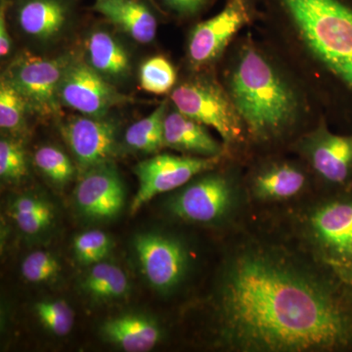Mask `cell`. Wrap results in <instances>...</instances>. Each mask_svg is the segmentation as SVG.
<instances>
[{"label": "cell", "mask_w": 352, "mask_h": 352, "mask_svg": "<svg viewBox=\"0 0 352 352\" xmlns=\"http://www.w3.org/2000/svg\"><path fill=\"white\" fill-rule=\"evenodd\" d=\"M241 242L215 298L222 346L239 352H352V289L307 252Z\"/></svg>", "instance_id": "1"}, {"label": "cell", "mask_w": 352, "mask_h": 352, "mask_svg": "<svg viewBox=\"0 0 352 352\" xmlns=\"http://www.w3.org/2000/svg\"><path fill=\"white\" fill-rule=\"evenodd\" d=\"M230 96L243 124L258 140L276 138L295 122V94L254 48L241 55L231 76Z\"/></svg>", "instance_id": "2"}, {"label": "cell", "mask_w": 352, "mask_h": 352, "mask_svg": "<svg viewBox=\"0 0 352 352\" xmlns=\"http://www.w3.org/2000/svg\"><path fill=\"white\" fill-rule=\"evenodd\" d=\"M308 50L352 97V0H276Z\"/></svg>", "instance_id": "3"}, {"label": "cell", "mask_w": 352, "mask_h": 352, "mask_svg": "<svg viewBox=\"0 0 352 352\" xmlns=\"http://www.w3.org/2000/svg\"><path fill=\"white\" fill-rule=\"evenodd\" d=\"M298 229L315 258L339 274L352 264V189L328 193L300 212Z\"/></svg>", "instance_id": "4"}, {"label": "cell", "mask_w": 352, "mask_h": 352, "mask_svg": "<svg viewBox=\"0 0 352 352\" xmlns=\"http://www.w3.org/2000/svg\"><path fill=\"white\" fill-rule=\"evenodd\" d=\"M71 61L68 56L45 59L23 53L11 62L2 78L22 95L29 110L51 117L60 112V83Z\"/></svg>", "instance_id": "5"}, {"label": "cell", "mask_w": 352, "mask_h": 352, "mask_svg": "<svg viewBox=\"0 0 352 352\" xmlns=\"http://www.w3.org/2000/svg\"><path fill=\"white\" fill-rule=\"evenodd\" d=\"M177 111L204 126L215 129L227 144L242 138L243 120L230 94L217 82L198 78L182 83L170 95Z\"/></svg>", "instance_id": "6"}, {"label": "cell", "mask_w": 352, "mask_h": 352, "mask_svg": "<svg viewBox=\"0 0 352 352\" xmlns=\"http://www.w3.org/2000/svg\"><path fill=\"white\" fill-rule=\"evenodd\" d=\"M238 200L232 180L219 173H210L184 185L170 199L168 210L183 221L212 226L232 214Z\"/></svg>", "instance_id": "7"}, {"label": "cell", "mask_w": 352, "mask_h": 352, "mask_svg": "<svg viewBox=\"0 0 352 352\" xmlns=\"http://www.w3.org/2000/svg\"><path fill=\"white\" fill-rule=\"evenodd\" d=\"M219 161V157L161 154L141 162L134 168L139 187L131 205V214L160 194L182 188L195 176L212 170Z\"/></svg>", "instance_id": "8"}, {"label": "cell", "mask_w": 352, "mask_h": 352, "mask_svg": "<svg viewBox=\"0 0 352 352\" xmlns=\"http://www.w3.org/2000/svg\"><path fill=\"white\" fill-rule=\"evenodd\" d=\"M133 249L146 281L160 293L179 286L189 268V252L182 241L157 232L138 234Z\"/></svg>", "instance_id": "9"}, {"label": "cell", "mask_w": 352, "mask_h": 352, "mask_svg": "<svg viewBox=\"0 0 352 352\" xmlns=\"http://www.w3.org/2000/svg\"><path fill=\"white\" fill-rule=\"evenodd\" d=\"M298 149L328 193L352 189V133H333L321 124L302 138Z\"/></svg>", "instance_id": "10"}, {"label": "cell", "mask_w": 352, "mask_h": 352, "mask_svg": "<svg viewBox=\"0 0 352 352\" xmlns=\"http://www.w3.org/2000/svg\"><path fill=\"white\" fill-rule=\"evenodd\" d=\"M59 99L62 106L97 119L129 100L88 63L73 59L60 83Z\"/></svg>", "instance_id": "11"}, {"label": "cell", "mask_w": 352, "mask_h": 352, "mask_svg": "<svg viewBox=\"0 0 352 352\" xmlns=\"http://www.w3.org/2000/svg\"><path fill=\"white\" fill-rule=\"evenodd\" d=\"M251 0H228L214 17L200 23L190 36L188 56L194 66L214 61L251 19Z\"/></svg>", "instance_id": "12"}, {"label": "cell", "mask_w": 352, "mask_h": 352, "mask_svg": "<svg viewBox=\"0 0 352 352\" xmlns=\"http://www.w3.org/2000/svg\"><path fill=\"white\" fill-rule=\"evenodd\" d=\"M78 212L92 220H109L120 214L126 203V191L119 173L106 163L85 170L75 190Z\"/></svg>", "instance_id": "13"}, {"label": "cell", "mask_w": 352, "mask_h": 352, "mask_svg": "<svg viewBox=\"0 0 352 352\" xmlns=\"http://www.w3.org/2000/svg\"><path fill=\"white\" fill-rule=\"evenodd\" d=\"M76 163L85 170L110 163L117 149V127L112 122L97 118H69L61 126Z\"/></svg>", "instance_id": "14"}, {"label": "cell", "mask_w": 352, "mask_h": 352, "mask_svg": "<svg viewBox=\"0 0 352 352\" xmlns=\"http://www.w3.org/2000/svg\"><path fill=\"white\" fill-rule=\"evenodd\" d=\"M307 176L302 168L288 162H277L261 168L252 177V200L263 205H280L300 199L307 189Z\"/></svg>", "instance_id": "15"}, {"label": "cell", "mask_w": 352, "mask_h": 352, "mask_svg": "<svg viewBox=\"0 0 352 352\" xmlns=\"http://www.w3.org/2000/svg\"><path fill=\"white\" fill-rule=\"evenodd\" d=\"M101 333L108 342L127 352L152 351L162 339L157 322L143 314H124L110 319L102 325Z\"/></svg>", "instance_id": "16"}, {"label": "cell", "mask_w": 352, "mask_h": 352, "mask_svg": "<svg viewBox=\"0 0 352 352\" xmlns=\"http://www.w3.org/2000/svg\"><path fill=\"white\" fill-rule=\"evenodd\" d=\"M94 9L139 43L156 38V17L138 0H95Z\"/></svg>", "instance_id": "17"}, {"label": "cell", "mask_w": 352, "mask_h": 352, "mask_svg": "<svg viewBox=\"0 0 352 352\" xmlns=\"http://www.w3.org/2000/svg\"><path fill=\"white\" fill-rule=\"evenodd\" d=\"M164 146L196 157H217L222 154L221 146L205 126L179 111L164 118Z\"/></svg>", "instance_id": "18"}, {"label": "cell", "mask_w": 352, "mask_h": 352, "mask_svg": "<svg viewBox=\"0 0 352 352\" xmlns=\"http://www.w3.org/2000/svg\"><path fill=\"white\" fill-rule=\"evenodd\" d=\"M69 16L64 0H22L17 9L21 30L38 39H50L63 30Z\"/></svg>", "instance_id": "19"}, {"label": "cell", "mask_w": 352, "mask_h": 352, "mask_svg": "<svg viewBox=\"0 0 352 352\" xmlns=\"http://www.w3.org/2000/svg\"><path fill=\"white\" fill-rule=\"evenodd\" d=\"M88 65L105 78L119 80L129 75V55L119 41L109 32L96 31L85 43Z\"/></svg>", "instance_id": "20"}, {"label": "cell", "mask_w": 352, "mask_h": 352, "mask_svg": "<svg viewBox=\"0 0 352 352\" xmlns=\"http://www.w3.org/2000/svg\"><path fill=\"white\" fill-rule=\"evenodd\" d=\"M82 288L87 295L99 302L124 300L131 293V284L126 272L116 264L99 263L83 277Z\"/></svg>", "instance_id": "21"}, {"label": "cell", "mask_w": 352, "mask_h": 352, "mask_svg": "<svg viewBox=\"0 0 352 352\" xmlns=\"http://www.w3.org/2000/svg\"><path fill=\"white\" fill-rule=\"evenodd\" d=\"M9 212L18 228L29 236L38 235L50 229L55 217L50 201L30 194L16 198Z\"/></svg>", "instance_id": "22"}, {"label": "cell", "mask_w": 352, "mask_h": 352, "mask_svg": "<svg viewBox=\"0 0 352 352\" xmlns=\"http://www.w3.org/2000/svg\"><path fill=\"white\" fill-rule=\"evenodd\" d=\"M166 103L163 102L144 119L138 120L126 132V143L132 149L154 153L164 146V122Z\"/></svg>", "instance_id": "23"}, {"label": "cell", "mask_w": 352, "mask_h": 352, "mask_svg": "<svg viewBox=\"0 0 352 352\" xmlns=\"http://www.w3.org/2000/svg\"><path fill=\"white\" fill-rule=\"evenodd\" d=\"M28 104L22 95L1 78L0 82V127L9 133L20 134L25 131Z\"/></svg>", "instance_id": "24"}, {"label": "cell", "mask_w": 352, "mask_h": 352, "mask_svg": "<svg viewBox=\"0 0 352 352\" xmlns=\"http://www.w3.org/2000/svg\"><path fill=\"white\" fill-rule=\"evenodd\" d=\"M34 161L41 173L55 184L65 185L73 179L75 166L59 148L43 146L34 154Z\"/></svg>", "instance_id": "25"}, {"label": "cell", "mask_w": 352, "mask_h": 352, "mask_svg": "<svg viewBox=\"0 0 352 352\" xmlns=\"http://www.w3.org/2000/svg\"><path fill=\"white\" fill-rule=\"evenodd\" d=\"M141 87L154 94H164L173 87L176 72L166 58L155 56L146 60L140 68Z\"/></svg>", "instance_id": "26"}, {"label": "cell", "mask_w": 352, "mask_h": 352, "mask_svg": "<svg viewBox=\"0 0 352 352\" xmlns=\"http://www.w3.org/2000/svg\"><path fill=\"white\" fill-rule=\"evenodd\" d=\"M36 314L41 324L54 335H68L75 321V314L64 300H47L36 305Z\"/></svg>", "instance_id": "27"}, {"label": "cell", "mask_w": 352, "mask_h": 352, "mask_svg": "<svg viewBox=\"0 0 352 352\" xmlns=\"http://www.w3.org/2000/svg\"><path fill=\"white\" fill-rule=\"evenodd\" d=\"M112 248L107 234L100 230H91L80 234L74 241V251L78 263L92 265L106 258Z\"/></svg>", "instance_id": "28"}, {"label": "cell", "mask_w": 352, "mask_h": 352, "mask_svg": "<svg viewBox=\"0 0 352 352\" xmlns=\"http://www.w3.org/2000/svg\"><path fill=\"white\" fill-rule=\"evenodd\" d=\"M28 173L27 159L22 145L10 138L0 141V176L6 182H19Z\"/></svg>", "instance_id": "29"}, {"label": "cell", "mask_w": 352, "mask_h": 352, "mask_svg": "<svg viewBox=\"0 0 352 352\" xmlns=\"http://www.w3.org/2000/svg\"><path fill=\"white\" fill-rule=\"evenodd\" d=\"M61 271L59 261L50 252L36 251L25 256L21 266L23 277L31 283H44Z\"/></svg>", "instance_id": "30"}, {"label": "cell", "mask_w": 352, "mask_h": 352, "mask_svg": "<svg viewBox=\"0 0 352 352\" xmlns=\"http://www.w3.org/2000/svg\"><path fill=\"white\" fill-rule=\"evenodd\" d=\"M163 2L178 15L195 16L210 6L212 0H163Z\"/></svg>", "instance_id": "31"}, {"label": "cell", "mask_w": 352, "mask_h": 352, "mask_svg": "<svg viewBox=\"0 0 352 352\" xmlns=\"http://www.w3.org/2000/svg\"><path fill=\"white\" fill-rule=\"evenodd\" d=\"M6 2L2 0L0 7V55L6 57L11 50L12 39L9 36L6 21Z\"/></svg>", "instance_id": "32"}, {"label": "cell", "mask_w": 352, "mask_h": 352, "mask_svg": "<svg viewBox=\"0 0 352 352\" xmlns=\"http://www.w3.org/2000/svg\"><path fill=\"white\" fill-rule=\"evenodd\" d=\"M340 275L352 289V264L351 266H349L346 270L342 271Z\"/></svg>", "instance_id": "33"}]
</instances>
